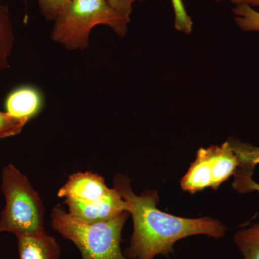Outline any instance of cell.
I'll return each mask as SVG.
<instances>
[{"label": "cell", "mask_w": 259, "mask_h": 259, "mask_svg": "<svg viewBox=\"0 0 259 259\" xmlns=\"http://www.w3.org/2000/svg\"><path fill=\"white\" fill-rule=\"evenodd\" d=\"M174 15L175 28L177 31L189 35L193 28V21L186 10L183 0H171Z\"/></svg>", "instance_id": "14"}, {"label": "cell", "mask_w": 259, "mask_h": 259, "mask_svg": "<svg viewBox=\"0 0 259 259\" xmlns=\"http://www.w3.org/2000/svg\"><path fill=\"white\" fill-rule=\"evenodd\" d=\"M70 215L78 221L95 223L109 221L128 212L129 204L122 198L115 187L102 198L92 202H83L73 199H65Z\"/></svg>", "instance_id": "5"}, {"label": "cell", "mask_w": 259, "mask_h": 259, "mask_svg": "<svg viewBox=\"0 0 259 259\" xmlns=\"http://www.w3.org/2000/svg\"><path fill=\"white\" fill-rule=\"evenodd\" d=\"M51 217L53 228L76 245L82 259H132L122 253L120 247L128 212L103 222L87 223L73 218L58 204Z\"/></svg>", "instance_id": "2"}, {"label": "cell", "mask_w": 259, "mask_h": 259, "mask_svg": "<svg viewBox=\"0 0 259 259\" xmlns=\"http://www.w3.org/2000/svg\"><path fill=\"white\" fill-rule=\"evenodd\" d=\"M0 0V74L9 66L15 44V34L8 6Z\"/></svg>", "instance_id": "10"}, {"label": "cell", "mask_w": 259, "mask_h": 259, "mask_svg": "<svg viewBox=\"0 0 259 259\" xmlns=\"http://www.w3.org/2000/svg\"><path fill=\"white\" fill-rule=\"evenodd\" d=\"M107 1L122 18L125 19L127 23H130L134 5L137 2H143L145 0H107Z\"/></svg>", "instance_id": "17"}, {"label": "cell", "mask_w": 259, "mask_h": 259, "mask_svg": "<svg viewBox=\"0 0 259 259\" xmlns=\"http://www.w3.org/2000/svg\"><path fill=\"white\" fill-rule=\"evenodd\" d=\"M229 140L239 161L233 176L252 177L255 166L259 164V146L242 142L236 139Z\"/></svg>", "instance_id": "11"}, {"label": "cell", "mask_w": 259, "mask_h": 259, "mask_svg": "<svg viewBox=\"0 0 259 259\" xmlns=\"http://www.w3.org/2000/svg\"><path fill=\"white\" fill-rule=\"evenodd\" d=\"M16 238L20 259H60V246L47 233Z\"/></svg>", "instance_id": "9"}, {"label": "cell", "mask_w": 259, "mask_h": 259, "mask_svg": "<svg viewBox=\"0 0 259 259\" xmlns=\"http://www.w3.org/2000/svg\"><path fill=\"white\" fill-rule=\"evenodd\" d=\"M233 188L241 193L255 192H259V184L252 180V177H245L233 183Z\"/></svg>", "instance_id": "18"}, {"label": "cell", "mask_w": 259, "mask_h": 259, "mask_svg": "<svg viewBox=\"0 0 259 259\" xmlns=\"http://www.w3.org/2000/svg\"><path fill=\"white\" fill-rule=\"evenodd\" d=\"M234 21L244 32H259V12L248 5H238L233 8Z\"/></svg>", "instance_id": "13"}, {"label": "cell", "mask_w": 259, "mask_h": 259, "mask_svg": "<svg viewBox=\"0 0 259 259\" xmlns=\"http://www.w3.org/2000/svg\"><path fill=\"white\" fill-rule=\"evenodd\" d=\"M197 156L200 158L204 171L210 179L211 188L217 190L220 186L234 175L239 165L238 156L229 139L221 146L214 145L200 148Z\"/></svg>", "instance_id": "6"}, {"label": "cell", "mask_w": 259, "mask_h": 259, "mask_svg": "<svg viewBox=\"0 0 259 259\" xmlns=\"http://www.w3.org/2000/svg\"><path fill=\"white\" fill-rule=\"evenodd\" d=\"M2 191L5 205L0 214V233L9 232L17 236L47 233L40 196L28 177L12 163L3 168Z\"/></svg>", "instance_id": "4"}, {"label": "cell", "mask_w": 259, "mask_h": 259, "mask_svg": "<svg viewBox=\"0 0 259 259\" xmlns=\"http://www.w3.org/2000/svg\"><path fill=\"white\" fill-rule=\"evenodd\" d=\"M44 18L54 21L71 0H37Z\"/></svg>", "instance_id": "16"}, {"label": "cell", "mask_w": 259, "mask_h": 259, "mask_svg": "<svg viewBox=\"0 0 259 259\" xmlns=\"http://www.w3.org/2000/svg\"><path fill=\"white\" fill-rule=\"evenodd\" d=\"M233 241L243 259H259V223L236 232Z\"/></svg>", "instance_id": "12"}, {"label": "cell", "mask_w": 259, "mask_h": 259, "mask_svg": "<svg viewBox=\"0 0 259 259\" xmlns=\"http://www.w3.org/2000/svg\"><path fill=\"white\" fill-rule=\"evenodd\" d=\"M114 187L129 204L134 231L125 255L132 259H155L173 253L177 241L188 237L204 235L220 239L227 228L211 217H179L158 209L159 197L155 190L135 194L131 180L122 174L114 179Z\"/></svg>", "instance_id": "1"}, {"label": "cell", "mask_w": 259, "mask_h": 259, "mask_svg": "<svg viewBox=\"0 0 259 259\" xmlns=\"http://www.w3.org/2000/svg\"><path fill=\"white\" fill-rule=\"evenodd\" d=\"M44 105V96L39 89L24 85L8 95L5 100V112L15 118L29 122L40 113Z\"/></svg>", "instance_id": "8"}, {"label": "cell", "mask_w": 259, "mask_h": 259, "mask_svg": "<svg viewBox=\"0 0 259 259\" xmlns=\"http://www.w3.org/2000/svg\"><path fill=\"white\" fill-rule=\"evenodd\" d=\"M54 21L51 38L69 51L88 48L90 32L97 25H107L122 37L129 23L107 0H71Z\"/></svg>", "instance_id": "3"}, {"label": "cell", "mask_w": 259, "mask_h": 259, "mask_svg": "<svg viewBox=\"0 0 259 259\" xmlns=\"http://www.w3.org/2000/svg\"><path fill=\"white\" fill-rule=\"evenodd\" d=\"M110 190L100 175L90 171L76 172L70 175L58 192V197L89 202L102 198Z\"/></svg>", "instance_id": "7"}, {"label": "cell", "mask_w": 259, "mask_h": 259, "mask_svg": "<svg viewBox=\"0 0 259 259\" xmlns=\"http://www.w3.org/2000/svg\"><path fill=\"white\" fill-rule=\"evenodd\" d=\"M216 3H223V2H227V3H231L234 6H238V5H248V6L254 8V7H259V0H214Z\"/></svg>", "instance_id": "19"}, {"label": "cell", "mask_w": 259, "mask_h": 259, "mask_svg": "<svg viewBox=\"0 0 259 259\" xmlns=\"http://www.w3.org/2000/svg\"><path fill=\"white\" fill-rule=\"evenodd\" d=\"M28 122L26 120L12 117L7 112L0 110V139L20 134Z\"/></svg>", "instance_id": "15"}]
</instances>
